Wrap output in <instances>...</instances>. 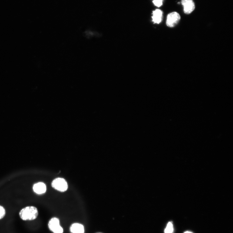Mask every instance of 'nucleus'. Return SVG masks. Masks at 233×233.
<instances>
[{"label":"nucleus","mask_w":233,"mask_h":233,"mask_svg":"<svg viewBox=\"0 0 233 233\" xmlns=\"http://www.w3.org/2000/svg\"><path fill=\"white\" fill-rule=\"evenodd\" d=\"M38 215V211L34 206H28L24 208L20 212L21 218L24 220H31L35 219Z\"/></svg>","instance_id":"1"},{"label":"nucleus","mask_w":233,"mask_h":233,"mask_svg":"<svg viewBox=\"0 0 233 233\" xmlns=\"http://www.w3.org/2000/svg\"><path fill=\"white\" fill-rule=\"evenodd\" d=\"M52 186L56 190L62 192L66 191L68 187L66 180L61 178L54 179L52 182Z\"/></svg>","instance_id":"2"},{"label":"nucleus","mask_w":233,"mask_h":233,"mask_svg":"<svg viewBox=\"0 0 233 233\" xmlns=\"http://www.w3.org/2000/svg\"><path fill=\"white\" fill-rule=\"evenodd\" d=\"M49 229L54 233H63V229L60 226L59 219L53 218L50 220L48 224Z\"/></svg>","instance_id":"3"},{"label":"nucleus","mask_w":233,"mask_h":233,"mask_svg":"<svg viewBox=\"0 0 233 233\" xmlns=\"http://www.w3.org/2000/svg\"><path fill=\"white\" fill-rule=\"evenodd\" d=\"M180 18V15L177 12H174L169 14L167 18V26L170 28L175 27L179 22Z\"/></svg>","instance_id":"4"},{"label":"nucleus","mask_w":233,"mask_h":233,"mask_svg":"<svg viewBox=\"0 0 233 233\" xmlns=\"http://www.w3.org/2000/svg\"><path fill=\"white\" fill-rule=\"evenodd\" d=\"M181 3L184 7V13L191 14L195 9V5L193 0H182Z\"/></svg>","instance_id":"5"},{"label":"nucleus","mask_w":233,"mask_h":233,"mask_svg":"<svg viewBox=\"0 0 233 233\" xmlns=\"http://www.w3.org/2000/svg\"><path fill=\"white\" fill-rule=\"evenodd\" d=\"M163 13L159 9H156L153 11L152 21L154 23L159 24L162 20Z\"/></svg>","instance_id":"6"},{"label":"nucleus","mask_w":233,"mask_h":233,"mask_svg":"<svg viewBox=\"0 0 233 233\" xmlns=\"http://www.w3.org/2000/svg\"><path fill=\"white\" fill-rule=\"evenodd\" d=\"M34 191L38 194L45 193L46 191V185L42 182H39L35 184L33 187Z\"/></svg>","instance_id":"7"},{"label":"nucleus","mask_w":233,"mask_h":233,"mask_svg":"<svg viewBox=\"0 0 233 233\" xmlns=\"http://www.w3.org/2000/svg\"><path fill=\"white\" fill-rule=\"evenodd\" d=\"M70 230L72 233H84L85 231L84 226L78 223L72 224L70 227Z\"/></svg>","instance_id":"8"},{"label":"nucleus","mask_w":233,"mask_h":233,"mask_svg":"<svg viewBox=\"0 0 233 233\" xmlns=\"http://www.w3.org/2000/svg\"><path fill=\"white\" fill-rule=\"evenodd\" d=\"M174 231L173 225L171 222L168 223L165 230V233H173Z\"/></svg>","instance_id":"9"},{"label":"nucleus","mask_w":233,"mask_h":233,"mask_svg":"<svg viewBox=\"0 0 233 233\" xmlns=\"http://www.w3.org/2000/svg\"><path fill=\"white\" fill-rule=\"evenodd\" d=\"M163 0H153V3L157 7H159L163 5Z\"/></svg>","instance_id":"10"},{"label":"nucleus","mask_w":233,"mask_h":233,"mask_svg":"<svg viewBox=\"0 0 233 233\" xmlns=\"http://www.w3.org/2000/svg\"><path fill=\"white\" fill-rule=\"evenodd\" d=\"M6 211L4 208L0 206V219H2L5 215Z\"/></svg>","instance_id":"11"},{"label":"nucleus","mask_w":233,"mask_h":233,"mask_svg":"<svg viewBox=\"0 0 233 233\" xmlns=\"http://www.w3.org/2000/svg\"><path fill=\"white\" fill-rule=\"evenodd\" d=\"M184 233H193L190 231H187L185 232Z\"/></svg>","instance_id":"12"},{"label":"nucleus","mask_w":233,"mask_h":233,"mask_svg":"<svg viewBox=\"0 0 233 233\" xmlns=\"http://www.w3.org/2000/svg\"></svg>","instance_id":"13"}]
</instances>
